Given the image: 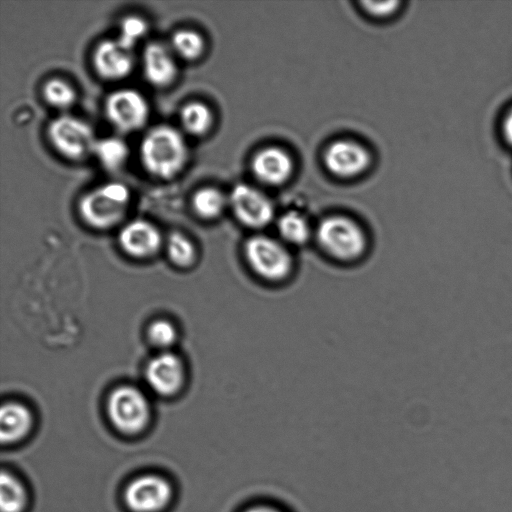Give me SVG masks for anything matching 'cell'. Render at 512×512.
<instances>
[{"label": "cell", "mask_w": 512, "mask_h": 512, "mask_svg": "<svg viewBox=\"0 0 512 512\" xmlns=\"http://www.w3.org/2000/svg\"><path fill=\"white\" fill-rule=\"evenodd\" d=\"M144 169L159 179L175 177L185 166L188 148L182 134L174 127L160 124L143 137L139 150Z\"/></svg>", "instance_id": "cell-1"}, {"label": "cell", "mask_w": 512, "mask_h": 512, "mask_svg": "<svg viewBox=\"0 0 512 512\" xmlns=\"http://www.w3.org/2000/svg\"><path fill=\"white\" fill-rule=\"evenodd\" d=\"M129 202L128 187L120 182H109L83 195L79 202V212L88 225L107 229L123 219Z\"/></svg>", "instance_id": "cell-2"}, {"label": "cell", "mask_w": 512, "mask_h": 512, "mask_svg": "<svg viewBox=\"0 0 512 512\" xmlns=\"http://www.w3.org/2000/svg\"><path fill=\"white\" fill-rule=\"evenodd\" d=\"M317 241L330 256L350 261L359 258L366 249V237L352 220L342 216L324 219L317 229Z\"/></svg>", "instance_id": "cell-3"}, {"label": "cell", "mask_w": 512, "mask_h": 512, "mask_svg": "<svg viewBox=\"0 0 512 512\" xmlns=\"http://www.w3.org/2000/svg\"><path fill=\"white\" fill-rule=\"evenodd\" d=\"M244 255L252 271L267 281L285 279L293 267L288 249L278 240L265 235L249 238L244 246Z\"/></svg>", "instance_id": "cell-4"}, {"label": "cell", "mask_w": 512, "mask_h": 512, "mask_svg": "<svg viewBox=\"0 0 512 512\" xmlns=\"http://www.w3.org/2000/svg\"><path fill=\"white\" fill-rule=\"evenodd\" d=\"M47 135L54 149L71 160H81L93 154L97 142L87 122L68 114L54 118L48 125Z\"/></svg>", "instance_id": "cell-5"}, {"label": "cell", "mask_w": 512, "mask_h": 512, "mask_svg": "<svg viewBox=\"0 0 512 512\" xmlns=\"http://www.w3.org/2000/svg\"><path fill=\"white\" fill-rule=\"evenodd\" d=\"M107 412L114 427L128 435L144 430L150 419L146 397L132 386L118 387L110 394Z\"/></svg>", "instance_id": "cell-6"}, {"label": "cell", "mask_w": 512, "mask_h": 512, "mask_svg": "<svg viewBox=\"0 0 512 512\" xmlns=\"http://www.w3.org/2000/svg\"><path fill=\"white\" fill-rule=\"evenodd\" d=\"M105 114L118 131L130 133L139 130L147 122L149 106L146 99L133 89H119L105 100Z\"/></svg>", "instance_id": "cell-7"}, {"label": "cell", "mask_w": 512, "mask_h": 512, "mask_svg": "<svg viewBox=\"0 0 512 512\" xmlns=\"http://www.w3.org/2000/svg\"><path fill=\"white\" fill-rule=\"evenodd\" d=\"M172 498V487L163 477L147 474L133 479L124 491V501L133 512H159Z\"/></svg>", "instance_id": "cell-8"}, {"label": "cell", "mask_w": 512, "mask_h": 512, "mask_svg": "<svg viewBox=\"0 0 512 512\" xmlns=\"http://www.w3.org/2000/svg\"><path fill=\"white\" fill-rule=\"evenodd\" d=\"M229 201L238 220L248 227L262 228L272 220L271 202L251 186L245 184L235 186Z\"/></svg>", "instance_id": "cell-9"}, {"label": "cell", "mask_w": 512, "mask_h": 512, "mask_svg": "<svg viewBox=\"0 0 512 512\" xmlns=\"http://www.w3.org/2000/svg\"><path fill=\"white\" fill-rule=\"evenodd\" d=\"M93 67L98 76L109 81L125 78L134 65L133 51L123 47L116 39L100 42L92 56Z\"/></svg>", "instance_id": "cell-10"}, {"label": "cell", "mask_w": 512, "mask_h": 512, "mask_svg": "<svg viewBox=\"0 0 512 512\" xmlns=\"http://www.w3.org/2000/svg\"><path fill=\"white\" fill-rule=\"evenodd\" d=\"M145 375L149 386L155 392L165 396L172 395L182 386L183 363L175 354L164 352L148 362Z\"/></svg>", "instance_id": "cell-11"}, {"label": "cell", "mask_w": 512, "mask_h": 512, "mask_svg": "<svg viewBox=\"0 0 512 512\" xmlns=\"http://www.w3.org/2000/svg\"><path fill=\"white\" fill-rule=\"evenodd\" d=\"M324 161L330 172L340 177H352L361 173L369 163L366 150L351 141H337L329 146Z\"/></svg>", "instance_id": "cell-12"}, {"label": "cell", "mask_w": 512, "mask_h": 512, "mask_svg": "<svg viewBox=\"0 0 512 512\" xmlns=\"http://www.w3.org/2000/svg\"><path fill=\"white\" fill-rule=\"evenodd\" d=\"M119 243L126 253L134 257H148L158 250L161 235L152 223L137 219L121 229Z\"/></svg>", "instance_id": "cell-13"}, {"label": "cell", "mask_w": 512, "mask_h": 512, "mask_svg": "<svg viewBox=\"0 0 512 512\" xmlns=\"http://www.w3.org/2000/svg\"><path fill=\"white\" fill-rule=\"evenodd\" d=\"M142 65L146 80L155 87H167L177 76L173 53L158 42H151L145 47Z\"/></svg>", "instance_id": "cell-14"}, {"label": "cell", "mask_w": 512, "mask_h": 512, "mask_svg": "<svg viewBox=\"0 0 512 512\" xmlns=\"http://www.w3.org/2000/svg\"><path fill=\"white\" fill-rule=\"evenodd\" d=\"M252 169L260 181L270 185H277L289 177L292 170V162L283 150L270 147L260 151L254 157Z\"/></svg>", "instance_id": "cell-15"}, {"label": "cell", "mask_w": 512, "mask_h": 512, "mask_svg": "<svg viewBox=\"0 0 512 512\" xmlns=\"http://www.w3.org/2000/svg\"><path fill=\"white\" fill-rule=\"evenodd\" d=\"M33 417L30 410L17 402H9L0 411V438L3 444L17 442L32 428Z\"/></svg>", "instance_id": "cell-16"}, {"label": "cell", "mask_w": 512, "mask_h": 512, "mask_svg": "<svg viewBox=\"0 0 512 512\" xmlns=\"http://www.w3.org/2000/svg\"><path fill=\"white\" fill-rule=\"evenodd\" d=\"M93 154L105 169L116 171L126 163L129 148L121 138L107 137L97 140Z\"/></svg>", "instance_id": "cell-17"}, {"label": "cell", "mask_w": 512, "mask_h": 512, "mask_svg": "<svg viewBox=\"0 0 512 512\" xmlns=\"http://www.w3.org/2000/svg\"><path fill=\"white\" fill-rule=\"evenodd\" d=\"M27 504V492L13 474L2 471L0 478L1 512H22Z\"/></svg>", "instance_id": "cell-18"}, {"label": "cell", "mask_w": 512, "mask_h": 512, "mask_svg": "<svg viewBox=\"0 0 512 512\" xmlns=\"http://www.w3.org/2000/svg\"><path fill=\"white\" fill-rule=\"evenodd\" d=\"M212 121L210 109L202 102H189L180 111L182 128L194 136L204 135L211 127Z\"/></svg>", "instance_id": "cell-19"}, {"label": "cell", "mask_w": 512, "mask_h": 512, "mask_svg": "<svg viewBox=\"0 0 512 512\" xmlns=\"http://www.w3.org/2000/svg\"><path fill=\"white\" fill-rule=\"evenodd\" d=\"M172 52L186 61L198 59L204 51V40L199 33L180 29L171 37Z\"/></svg>", "instance_id": "cell-20"}, {"label": "cell", "mask_w": 512, "mask_h": 512, "mask_svg": "<svg viewBox=\"0 0 512 512\" xmlns=\"http://www.w3.org/2000/svg\"><path fill=\"white\" fill-rule=\"evenodd\" d=\"M225 202V197L219 190L212 187H204L193 195L192 206L198 216L212 219L221 214Z\"/></svg>", "instance_id": "cell-21"}, {"label": "cell", "mask_w": 512, "mask_h": 512, "mask_svg": "<svg viewBox=\"0 0 512 512\" xmlns=\"http://www.w3.org/2000/svg\"><path fill=\"white\" fill-rule=\"evenodd\" d=\"M277 228L281 238L292 245H302L310 236L307 221L296 212L284 214L279 219Z\"/></svg>", "instance_id": "cell-22"}, {"label": "cell", "mask_w": 512, "mask_h": 512, "mask_svg": "<svg viewBox=\"0 0 512 512\" xmlns=\"http://www.w3.org/2000/svg\"><path fill=\"white\" fill-rule=\"evenodd\" d=\"M44 100L52 107L59 110L70 108L75 100L74 88L65 80L52 78L46 81L42 88Z\"/></svg>", "instance_id": "cell-23"}, {"label": "cell", "mask_w": 512, "mask_h": 512, "mask_svg": "<svg viewBox=\"0 0 512 512\" xmlns=\"http://www.w3.org/2000/svg\"><path fill=\"white\" fill-rule=\"evenodd\" d=\"M147 32V23L138 16H127L120 24L117 41L126 49L133 51L135 45Z\"/></svg>", "instance_id": "cell-24"}, {"label": "cell", "mask_w": 512, "mask_h": 512, "mask_svg": "<svg viewBox=\"0 0 512 512\" xmlns=\"http://www.w3.org/2000/svg\"><path fill=\"white\" fill-rule=\"evenodd\" d=\"M167 252L170 259L179 266H188L195 258V248L192 242L181 233H172L169 236Z\"/></svg>", "instance_id": "cell-25"}, {"label": "cell", "mask_w": 512, "mask_h": 512, "mask_svg": "<svg viewBox=\"0 0 512 512\" xmlns=\"http://www.w3.org/2000/svg\"><path fill=\"white\" fill-rule=\"evenodd\" d=\"M237 512H294V510L278 499L256 496L249 498Z\"/></svg>", "instance_id": "cell-26"}, {"label": "cell", "mask_w": 512, "mask_h": 512, "mask_svg": "<svg viewBox=\"0 0 512 512\" xmlns=\"http://www.w3.org/2000/svg\"><path fill=\"white\" fill-rule=\"evenodd\" d=\"M148 338L153 345L160 348H167L172 345L176 339V329L173 324L167 320H157L149 326Z\"/></svg>", "instance_id": "cell-27"}, {"label": "cell", "mask_w": 512, "mask_h": 512, "mask_svg": "<svg viewBox=\"0 0 512 512\" xmlns=\"http://www.w3.org/2000/svg\"><path fill=\"white\" fill-rule=\"evenodd\" d=\"M363 5L367 11L374 15H387L393 12L398 5L397 1L374 2L365 1Z\"/></svg>", "instance_id": "cell-28"}, {"label": "cell", "mask_w": 512, "mask_h": 512, "mask_svg": "<svg viewBox=\"0 0 512 512\" xmlns=\"http://www.w3.org/2000/svg\"><path fill=\"white\" fill-rule=\"evenodd\" d=\"M503 132L506 140L512 145V109L507 113L504 123Z\"/></svg>", "instance_id": "cell-29"}]
</instances>
